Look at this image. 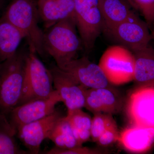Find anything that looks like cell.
I'll list each match as a JSON object with an SVG mask.
<instances>
[{
  "label": "cell",
  "mask_w": 154,
  "mask_h": 154,
  "mask_svg": "<svg viewBox=\"0 0 154 154\" xmlns=\"http://www.w3.org/2000/svg\"><path fill=\"white\" fill-rule=\"evenodd\" d=\"M43 44L46 54L53 58L59 69L77 58L83 45L77 32L75 16L61 20L44 32Z\"/></svg>",
  "instance_id": "cell-1"
},
{
  "label": "cell",
  "mask_w": 154,
  "mask_h": 154,
  "mask_svg": "<svg viewBox=\"0 0 154 154\" xmlns=\"http://www.w3.org/2000/svg\"><path fill=\"white\" fill-rule=\"evenodd\" d=\"M2 16L23 33L29 51L45 55L44 32L38 25L39 16L35 0H13Z\"/></svg>",
  "instance_id": "cell-2"
},
{
  "label": "cell",
  "mask_w": 154,
  "mask_h": 154,
  "mask_svg": "<svg viewBox=\"0 0 154 154\" xmlns=\"http://www.w3.org/2000/svg\"><path fill=\"white\" fill-rule=\"evenodd\" d=\"M28 53L18 50L13 56L0 62V113L7 116L20 100Z\"/></svg>",
  "instance_id": "cell-3"
},
{
  "label": "cell",
  "mask_w": 154,
  "mask_h": 154,
  "mask_svg": "<svg viewBox=\"0 0 154 154\" xmlns=\"http://www.w3.org/2000/svg\"><path fill=\"white\" fill-rule=\"evenodd\" d=\"M54 91L50 69L46 68L36 53L28 49L22 94L18 105L34 99L46 98Z\"/></svg>",
  "instance_id": "cell-4"
},
{
  "label": "cell",
  "mask_w": 154,
  "mask_h": 154,
  "mask_svg": "<svg viewBox=\"0 0 154 154\" xmlns=\"http://www.w3.org/2000/svg\"><path fill=\"white\" fill-rule=\"evenodd\" d=\"M99 65L111 85H120L133 81V54L122 45L108 48L101 57Z\"/></svg>",
  "instance_id": "cell-5"
},
{
  "label": "cell",
  "mask_w": 154,
  "mask_h": 154,
  "mask_svg": "<svg viewBox=\"0 0 154 154\" xmlns=\"http://www.w3.org/2000/svg\"><path fill=\"white\" fill-rule=\"evenodd\" d=\"M105 32L132 52L147 46L152 38L149 25L136 13Z\"/></svg>",
  "instance_id": "cell-6"
},
{
  "label": "cell",
  "mask_w": 154,
  "mask_h": 154,
  "mask_svg": "<svg viewBox=\"0 0 154 154\" xmlns=\"http://www.w3.org/2000/svg\"><path fill=\"white\" fill-rule=\"evenodd\" d=\"M60 102H61L60 96L55 90L46 98L34 99L17 105L9 113L8 119L17 131L23 125L52 113L56 110V105Z\"/></svg>",
  "instance_id": "cell-7"
},
{
  "label": "cell",
  "mask_w": 154,
  "mask_h": 154,
  "mask_svg": "<svg viewBox=\"0 0 154 154\" xmlns=\"http://www.w3.org/2000/svg\"><path fill=\"white\" fill-rule=\"evenodd\" d=\"M140 87L128 98V116L132 125L154 127V85Z\"/></svg>",
  "instance_id": "cell-8"
},
{
  "label": "cell",
  "mask_w": 154,
  "mask_h": 154,
  "mask_svg": "<svg viewBox=\"0 0 154 154\" xmlns=\"http://www.w3.org/2000/svg\"><path fill=\"white\" fill-rule=\"evenodd\" d=\"M54 90L60 96L61 102L68 111L85 107L86 92L88 89L57 66L50 69Z\"/></svg>",
  "instance_id": "cell-9"
},
{
  "label": "cell",
  "mask_w": 154,
  "mask_h": 154,
  "mask_svg": "<svg viewBox=\"0 0 154 154\" xmlns=\"http://www.w3.org/2000/svg\"><path fill=\"white\" fill-rule=\"evenodd\" d=\"M62 70L68 74L87 89H98L110 86V83L99 65L92 62L87 57L70 62Z\"/></svg>",
  "instance_id": "cell-10"
},
{
  "label": "cell",
  "mask_w": 154,
  "mask_h": 154,
  "mask_svg": "<svg viewBox=\"0 0 154 154\" xmlns=\"http://www.w3.org/2000/svg\"><path fill=\"white\" fill-rule=\"evenodd\" d=\"M62 117L57 110L44 118L23 125L17 131L20 139L30 154L39 153L42 142L48 139L57 122Z\"/></svg>",
  "instance_id": "cell-11"
},
{
  "label": "cell",
  "mask_w": 154,
  "mask_h": 154,
  "mask_svg": "<svg viewBox=\"0 0 154 154\" xmlns=\"http://www.w3.org/2000/svg\"><path fill=\"white\" fill-rule=\"evenodd\" d=\"M154 127L132 125L119 133L118 141L127 151L143 153L153 145Z\"/></svg>",
  "instance_id": "cell-12"
},
{
  "label": "cell",
  "mask_w": 154,
  "mask_h": 154,
  "mask_svg": "<svg viewBox=\"0 0 154 154\" xmlns=\"http://www.w3.org/2000/svg\"><path fill=\"white\" fill-rule=\"evenodd\" d=\"M39 18L46 29L61 20L75 16L73 0H38Z\"/></svg>",
  "instance_id": "cell-13"
},
{
  "label": "cell",
  "mask_w": 154,
  "mask_h": 154,
  "mask_svg": "<svg viewBox=\"0 0 154 154\" xmlns=\"http://www.w3.org/2000/svg\"><path fill=\"white\" fill-rule=\"evenodd\" d=\"M99 7L103 18L104 32L136 13L127 0H99Z\"/></svg>",
  "instance_id": "cell-14"
},
{
  "label": "cell",
  "mask_w": 154,
  "mask_h": 154,
  "mask_svg": "<svg viewBox=\"0 0 154 154\" xmlns=\"http://www.w3.org/2000/svg\"><path fill=\"white\" fill-rule=\"evenodd\" d=\"M132 53L134 58L133 81L140 86L154 85L153 48L148 45Z\"/></svg>",
  "instance_id": "cell-15"
},
{
  "label": "cell",
  "mask_w": 154,
  "mask_h": 154,
  "mask_svg": "<svg viewBox=\"0 0 154 154\" xmlns=\"http://www.w3.org/2000/svg\"><path fill=\"white\" fill-rule=\"evenodd\" d=\"M25 37L5 17L0 18V62L13 56Z\"/></svg>",
  "instance_id": "cell-16"
},
{
  "label": "cell",
  "mask_w": 154,
  "mask_h": 154,
  "mask_svg": "<svg viewBox=\"0 0 154 154\" xmlns=\"http://www.w3.org/2000/svg\"><path fill=\"white\" fill-rule=\"evenodd\" d=\"M17 134L8 116L0 113V154H30L20 148L15 138Z\"/></svg>",
  "instance_id": "cell-17"
},
{
  "label": "cell",
  "mask_w": 154,
  "mask_h": 154,
  "mask_svg": "<svg viewBox=\"0 0 154 154\" xmlns=\"http://www.w3.org/2000/svg\"><path fill=\"white\" fill-rule=\"evenodd\" d=\"M48 139L53 142L55 146L60 148H71L80 146L76 140L69 123L65 116H62L54 126Z\"/></svg>",
  "instance_id": "cell-18"
},
{
  "label": "cell",
  "mask_w": 154,
  "mask_h": 154,
  "mask_svg": "<svg viewBox=\"0 0 154 154\" xmlns=\"http://www.w3.org/2000/svg\"><path fill=\"white\" fill-rule=\"evenodd\" d=\"M109 87L95 89L102 113L113 115L121 111L123 102L118 93Z\"/></svg>",
  "instance_id": "cell-19"
},
{
  "label": "cell",
  "mask_w": 154,
  "mask_h": 154,
  "mask_svg": "<svg viewBox=\"0 0 154 154\" xmlns=\"http://www.w3.org/2000/svg\"><path fill=\"white\" fill-rule=\"evenodd\" d=\"M116 124L112 114L104 113H94L91 128V137L96 142L99 137L109 127Z\"/></svg>",
  "instance_id": "cell-20"
},
{
  "label": "cell",
  "mask_w": 154,
  "mask_h": 154,
  "mask_svg": "<svg viewBox=\"0 0 154 154\" xmlns=\"http://www.w3.org/2000/svg\"><path fill=\"white\" fill-rule=\"evenodd\" d=\"M72 129H88L91 130L92 118L82 109L69 111L65 116Z\"/></svg>",
  "instance_id": "cell-21"
},
{
  "label": "cell",
  "mask_w": 154,
  "mask_h": 154,
  "mask_svg": "<svg viewBox=\"0 0 154 154\" xmlns=\"http://www.w3.org/2000/svg\"><path fill=\"white\" fill-rule=\"evenodd\" d=\"M133 8L139 12L149 25L154 21V0H127Z\"/></svg>",
  "instance_id": "cell-22"
},
{
  "label": "cell",
  "mask_w": 154,
  "mask_h": 154,
  "mask_svg": "<svg viewBox=\"0 0 154 154\" xmlns=\"http://www.w3.org/2000/svg\"><path fill=\"white\" fill-rule=\"evenodd\" d=\"M119 135L117 124L114 125L105 130L96 142L101 146H108L118 141Z\"/></svg>",
  "instance_id": "cell-23"
},
{
  "label": "cell",
  "mask_w": 154,
  "mask_h": 154,
  "mask_svg": "<svg viewBox=\"0 0 154 154\" xmlns=\"http://www.w3.org/2000/svg\"><path fill=\"white\" fill-rule=\"evenodd\" d=\"M102 152L96 149L83 147H75L71 148H60L55 146L51 149L45 152L46 154H99Z\"/></svg>",
  "instance_id": "cell-24"
},
{
  "label": "cell",
  "mask_w": 154,
  "mask_h": 154,
  "mask_svg": "<svg viewBox=\"0 0 154 154\" xmlns=\"http://www.w3.org/2000/svg\"><path fill=\"white\" fill-rule=\"evenodd\" d=\"M74 135L80 146L90 140L91 137V130L88 129H72Z\"/></svg>",
  "instance_id": "cell-25"
},
{
  "label": "cell",
  "mask_w": 154,
  "mask_h": 154,
  "mask_svg": "<svg viewBox=\"0 0 154 154\" xmlns=\"http://www.w3.org/2000/svg\"><path fill=\"white\" fill-rule=\"evenodd\" d=\"M3 6H4V1L0 0V11L2 8Z\"/></svg>",
  "instance_id": "cell-26"
}]
</instances>
